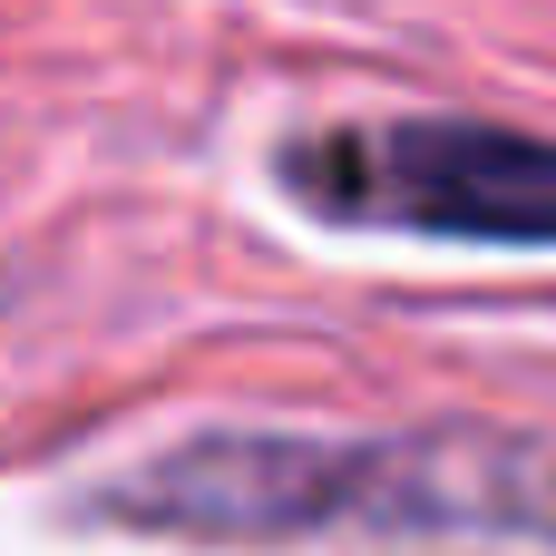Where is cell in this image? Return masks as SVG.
Masks as SVG:
<instances>
[{
	"instance_id": "6da1fadb",
	"label": "cell",
	"mask_w": 556,
	"mask_h": 556,
	"mask_svg": "<svg viewBox=\"0 0 556 556\" xmlns=\"http://www.w3.org/2000/svg\"><path fill=\"white\" fill-rule=\"evenodd\" d=\"M293 195L352 225H410L459 244H556V147L479 117L342 127L283 156Z\"/></svg>"
}]
</instances>
